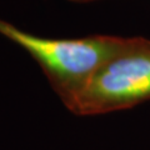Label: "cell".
I'll list each match as a JSON object with an SVG mask.
<instances>
[{"mask_svg":"<svg viewBox=\"0 0 150 150\" xmlns=\"http://www.w3.org/2000/svg\"><path fill=\"white\" fill-rule=\"evenodd\" d=\"M68 1H73V3H90V1H95V0H68Z\"/></svg>","mask_w":150,"mask_h":150,"instance_id":"obj_3","label":"cell"},{"mask_svg":"<svg viewBox=\"0 0 150 150\" xmlns=\"http://www.w3.org/2000/svg\"><path fill=\"white\" fill-rule=\"evenodd\" d=\"M0 35L33 56L68 110L94 74L112 56L128 49L135 39L112 35L49 39L24 31L3 19Z\"/></svg>","mask_w":150,"mask_h":150,"instance_id":"obj_1","label":"cell"},{"mask_svg":"<svg viewBox=\"0 0 150 150\" xmlns=\"http://www.w3.org/2000/svg\"><path fill=\"white\" fill-rule=\"evenodd\" d=\"M146 100H150V40L135 38L128 49L94 74L69 111L80 116L100 115Z\"/></svg>","mask_w":150,"mask_h":150,"instance_id":"obj_2","label":"cell"}]
</instances>
